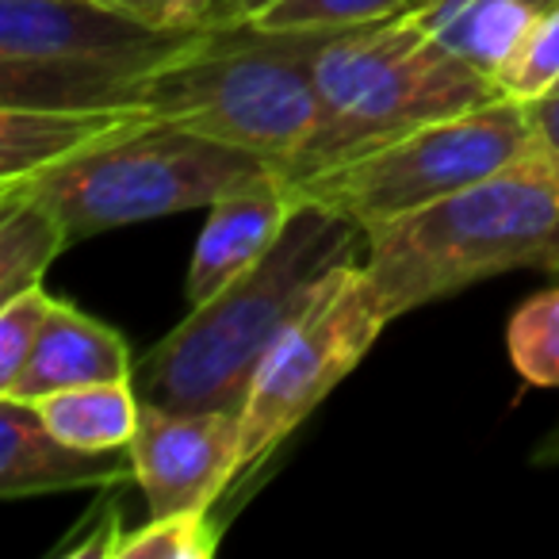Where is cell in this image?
Returning <instances> with one entry per match:
<instances>
[{"instance_id":"1","label":"cell","mask_w":559,"mask_h":559,"mask_svg":"<svg viewBox=\"0 0 559 559\" xmlns=\"http://www.w3.org/2000/svg\"><path fill=\"white\" fill-rule=\"evenodd\" d=\"M365 230L353 218L296 200L276 246L203 307H192L146 357L134 360V391L162 411H234L280 345L337 280L365 261Z\"/></svg>"},{"instance_id":"2","label":"cell","mask_w":559,"mask_h":559,"mask_svg":"<svg viewBox=\"0 0 559 559\" xmlns=\"http://www.w3.org/2000/svg\"><path fill=\"white\" fill-rule=\"evenodd\" d=\"M365 276L391 322L559 249V169L544 157L452 192L365 234Z\"/></svg>"},{"instance_id":"3","label":"cell","mask_w":559,"mask_h":559,"mask_svg":"<svg viewBox=\"0 0 559 559\" xmlns=\"http://www.w3.org/2000/svg\"><path fill=\"white\" fill-rule=\"evenodd\" d=\"M314 96L311 131L280 169L288 185L357 162L437 119L506 100L487 73L403 16L337 32L314 66Z\"/></svg>"},{"instance_id":"4","label":"cell","mask_w":559,"mask_h":559,"mask_svg":"<svg viewBox=\"0 0 559 559\" xmlns=\"http://www.w3.org/2000/svg\"><path fill=\"white\" fill-rule=\"evenodd\" d=\"M337 32H284L253 20L207 24L192 50L142 85L139 108L249 150L280 173L314 123V66Z\"/></svg>"},{"instance_id":"5","label":"cell","mask_w":559,"mask_h":559,"mask_svg":"<svg viewBox=\"0 0 559 559\" xmlns=\"http://www.w3.org/2000/svg\"><path fill=\"white\" fill-rule=\"evenodd\" d=\"M207 27H154L104 0H0V108H139Z\"/></svg>"},{"instance_id":"6","label":"cell","mask_w":559,"mask_h":559,"mask_svg":"<svg viewBox=\"0 0 559 559\" xmlns=\"http://www.w3.org/2000/svg\"><path fill=\"white\" fill-rule=\"evenodd\" d=\"M264 173H272V165L249 150L150 119L108 146L0 188L43 200L66 223L70 241H81L177 211L211 207Z\"/></svg>"},{"instance_id":"7","label":"cell","mask_w":559,"mask_h":559,"mask_svg":"<svg viewBox=\"0 0 559 559\" xmlns=\"http://www.w3.org/2000/svg\"><path fill=\"white\" fill-rule=\"evenodd\" d=\"M533 154L528 111L521 100H495L437 119L357 162L334 165L292 185L296 200H314L353 218L360 230L421 211L479 185Z\"/></svg>"},{"instance_id":"8","label":"cell","mask_w":559,"mask_h":559,"mask_svg":"<svg viewBox=\"0 0 559 559\" xmlns=\"http://www.w3.org/2000/svg\"><path fill=\"white\" fill-rule=\"evenodd\" d=\"M388 322L391 319L383 314L365 276V264H353L334 288L280 337L241 406V472L234 490L249 475L261 472L272 452L368 357Z\"/></svg>"},{"instance_id":"9","label":"cell","mask_w":559,"mask_h":559,"mask_svg":"<svg viewBox=\"0 0 559 559\" xmlns=\"http://www.w3.org/2000/svg\"><path fill=\"white\" fill-rule=\"evenodd\" d=\"M134 483L150 518L211 513L241 472V414L234 411H162L142 403L131 441Z\"/></svg>"},{"instance_id":"10","label":"cell","mask_w":559,"mask_h":559,"mask_svg":"<svg viewBox=\"0 0 559 559\" xmlns=\"http://www.w3.org/2000/svg\"><path fill=\"white\" fill-rule=\"evenodd\" d=\"M134 479L131 449H81L39 418L32 403L0 395V498L123 487Z\"/></svg>"},{"instance_id":"11","label":"cell","mask_w":559,"mask_h":559,"mask_svg":"<svg viewBox=\"0 0 559 559\" xmlns=\"http://www.w3.org/2000/svg\"><path fill=\"white\" fill-rule=\"evenodd\" d=\"M292 211H296V192L276 169L211 203L192 264H188V311L203 307L223 288H230L238 276H246L276 246Z\"/></svg>"},{"instance_id":"12","label":"cell","mask_w":559,"mask_h":559,"mask_svg":"<svg viewBox=\"0 0 559 559\" xmlns=\"http://www.w3.org/2000/svg\"><path fill=\"white\" fill-rule=\"evenodd\" d=\"M146 108H0V185L47 173L150 123Z\"/></svg>"},{"instance_id":"13","label":"cell","mask_w":559,"mask_h":559,"mask_svg":"<svg viewBox=\"0 0 559 559\" xmlns=\"http://www.w3.org/2000/svg\"><path fill=\"white\" fill-rule=\"evenodd\" d=\"M134 360L127 353L123 334L96 322L93 314L78 311L73 304L55 299L50 319L27 357L20 380L4 395L20 403H39L66 388H85V383H116L131 380Z\"/></svg>"},{"instance_id":"14","label":"cell","mask_w":559,"mask_h":559,"mask_svg":"<svg viewBox=\"0 0 559 559\" xmlns=\"http://www.w3.org/2000/svg\"><path fill=\"white\" fill-rule=\"evenodd\" d=\"M551 4L556 0H411L399 16L495 81Z\"/></svg>"},{"instance_id":"15","label":"cell","mask_w":559,"mask_h":559,"mask_svg":"<svg viewBox=\"0 0 559 559\" xmlns=\"http://www.w3.org/2000/svg\"><path fill=\"white\" fill-rule=\"evenodd\" d=\"M32 406L62 441L81 449H131L142 421V399L131 380L66 388Z\"/></svg>"},{"instance_id":"16","label":"cell","mask_w":559,"mask_h":559,"mask_svg":"<svg viewBox=\"0 0 559 559\" xmlns=\"http://www.w3.org/2000/svg\"><path fill=\"white\" fill-rule=\"evenodd\" d=\"M66 246L70 230L47 203L16 188H0V304L39 288Z\"/></svg>"},{"instance_id":"17","label":"cell","mask_w":559,"mask_h":559,"mask_svg":"<svg viewBox=\"0 0 559 559\" xmlns=\"http://www.w3.org/2000/svg\"><path fill=\"white\" fill-rule=\"evenodd\" d=\"M510 360L525 383L559 391V284L536 292L513 311Z\"/></svg>"},{"instance_id":"18","label":"cell","mask_w":559,"mask_h":559,"mask_svg":"<svg viewBox=\"0 0 559 559\" xmlns=\"http://www.w3.org/2000/svg\"><path fill=\"white\" fill-rule=\"evenodd\" d=\"M223 540V525L211 513H173L119 536L116 559H207Z\"/></svg>"},{"instance_id":"19","label":"cell","mask_w":559,"mask_h":559,"mask_svg":"<svg viewBox=\"0 0 559 559\" xmlns=\"http://www.w3.org/2000/svg\"><path fill=\"white\" fill-rule=\"evenodd\" d=\"M495 85L502 88L506 100H540L559 85V0L536 20L518 43L506 66L498 70Z\"/></svg>"},{"instance_id":"20","label":"cell","mask_w":559,"mask_h":559,"mask_svg":"<svg viewBox=\"0 0 559 559\" xmlns=\"http://www.w3.org/2000/svg\"><path fill=\"white\" fill-rule=\"evenodd\" d=\"M406 4L411 0H272L269 9L249 20L284 32H337V27L380 24L399 16Z\"/></svg>"},{"instance_id":"21","label":"cell","mask_w":559,"mask_h":559,"mask_svg":"<svg viewBox=\"0 0 559 559\" xmlns=\"http://www.w3.org/2000/svg\"><path fill=\"white\" fill-rule=\"evenodd\" d=\"M50 307H55V299L43 292V284L0 304V395L24 372L27 357H32L35 342L50 319Z\"/></svg>"},{"instance_id":"22","label":"cell","mask_w":559,"mask_h":559,"mask_svg":"<svg viewBox=\"0 0 559 559\" xmlns=\"http://www.w3.org/2000/svg\"><path fill=\"white\" fill-rule=\"evenodd\" d=\"M104 4L154 27H207L215 9V0H104Z\"/></svg>"},{"instance_id":"23","label":"cell","mask_w":559,"mask_h":559,"mask_svg":"<svg viewBox=\"0 0 559 559\" xmlns=\"http://www.w3.org/2000/svg\"><path fill=\"white\" fill-rule=\"evenodd\" d=\"M528 131H533V154L559 169V93L528 100Z\"/></svg>"},{"instance_id":"24","label":"cell","mask_w":559,"mask_h":559,"mask_svg":"<svg viewBox=\"0 0 559 559\" xmlns=\"http://www.w3.org/2000/svg\"><path fill=\"white\" fill-rule=\"evenodd\" d=\"M533 464L540 467H559V421L540 437V444L533 449Z\"/></svg>"},{"instance_id":"25","label":"cell","mask_w":559,"mask_h":559,"mask_svg":"<svg viewBox=\"0 0 559 559\" xmlns=\"http://www.w3.org/2000/svg\"><path fill=\"white\" fill-rule=\"evenodd\" d=\"M241 0H215V9H211V24H230L234 12H238Z\"/></svg>"},{"instance_id":"26","label":"cell","mask_w":559,"mask_h":559,"mask_svg":"<svg viewBox=\"0 0 559 559\" xmlns=\"http://www.w3.org/2000/svg\"><path fill=\"white\" fill-rule=\"evenodd\" d=\"M269 4H272V0H241V4H238V12H234V20H230V24H238V20L257 16V12H264V9H269Z\"/></svg>"},{"instance_id":"27","label":"cell","mask_w":559,"mask_h":559,"mask_svg":"<svg viewBox=\"0 0 559 559\" xmlns=\"http://www.w3.org/2000/svg\"><path fill=\"white\" fill-rule=\"evenodd\" d=\"M544 272L551 276V284H559V249H556V257H551V261L544 264Z\"/></svg>"},{"instance_id":"28","label":"cell","mask_w":559,"mask_h":559,"mask_svg":"<svg viewBox=\"0 0 559 559\" xmlns=\"http://www.w3.org/2000/svg\"><path fill=\"white\" fill-rule=\"evenodd\" d=\"M551 93H559V85H556V88H551Z\"/></svg>"}]
</instances>
